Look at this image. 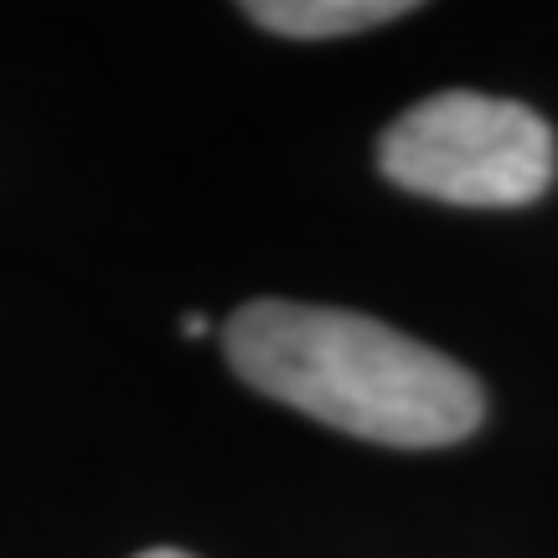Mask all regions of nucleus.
<instances>
[{"label": "nucleus", "instance_id": "nucleus-1", "mask_svg": "<svg viewBox=\"0 0 558 558\" xmlns=\"http://www.w3.org/2000/svg\"><path fill=\"white\" fill-rule=\"evenodd\" d=\"M222 341L233 373L264 399L373 445H456L486 414V393L460 362L357 311L254 300L233 311Z\"/></svg>", "mask_w": 558, "mask_h": 558}, {"label": "nucleus", "instance_id": "nucleus-3", "mask_svg": "<svg viewBox=\"0 0 558 558\" xmlns=\"http://www.w3.org/2000/svg\"><path fill=\"white\" fill-rule=\"evenodd\" d=\"M409 5L403 0H254L243 16L279 32V37H352L383 21H399Z\"/></svg>", "mask_w": 558, "mask_h": 558}, {"label": "nucleus", "instance_id": "nucleus-5", "mask_svg": "<svg viewBox=\"0 0 558 558\" xmlns=\"http://www.w3.org/2000/svg\"><path fill=\"white\" fill-rule=\"evenodd\" d=\"M135 558H192V554H181V548H145V554Z\"/></svg>", "mask_w": 558, "mask_h": 558}, {"label": "nucleus", "instance_id": "nucleus-4", "mask_svg": "<svg viewBox=\"0 0 558 558\" xmlns=\"http://www.w3.org/2000/svg\"><path fill=\"white\" fill-rule=\"evenodd\" d=\"M181 331H186V337H202V331H207V320H202V316H181Z\"/></svg>", "mask_w": 558, "mask_h": 558}, {"label": "nucleus", "instance_id": "nucleus-2", "mask_svg": "<svg viewBox=\"0 0 558 558\" xmlns=\"http://www.w3.org/2000/svg\"><path fill=\"white\" fill-rule=\"evenodd\" d=\"M554 166V130L527 104L465 88L418 99L378 140L393 186L456 207H522L548 192Z\"/></svg>", "mask_w": 558, "mask_h": 558}]
</instances>
